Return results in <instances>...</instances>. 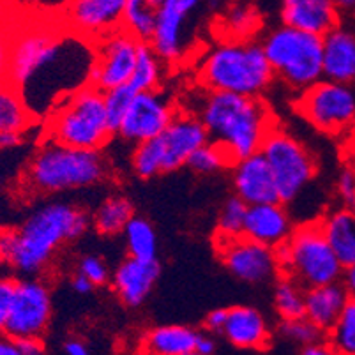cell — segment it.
I'll list each match as a JSON object with an SVG mask.
<instances>
[{
  "instance_id": "cell-1",
  "label": "cell",
  "mask_w": 355,
  "mask_h": 355,
  "mask_svg": "<svg viewBox=\"0 0 355 355\" xmlns=\"http://www.w3.org/2000/svg\"><path fill=\"white\" fill-rule=\"evenodd\" d=\"M90 225L92 218L78 205L46 203L18 228L0 230V263L25 276H37L48 269L64 244L83 237Z\"/></svg>"
},
{
  "instance_id": "cell-2",
  "label": "cell",
  "mask_w": 355,
  "mask_h": 355,
  "mask_svg": "<svg viewBox=\"0 0 355 355\" xmlns=\"http://www.w3.org/2000/svg\"><path fill=\"white\" fill-rule=\"evenodd\" d=\"M198 117L209 131V138L221 145L232 157L258 153L276 121L261 98L207 90L200 103Z\"/></svg>"
},
{
  "instance_id": "cell-3",
  "label": "cell",
  "mask_w": 355,
  "mask_h": 355,
  "mask_svg": "<svg viewBox=\"0 0 355 355\" xmlns=\"http://www.w3.org/2000/svg\"><path fill=\"white\" fill-rule=\"evenodd\" d=\"M108 179V163L101 150L67 147L44 138L24 172V188L46 196L98 186Z\"/></svg>"
},
{
  "instance_id": "cell-4",
  "label": "cell",
  "mask_w": 355,
  "mask_h": 355,
  "mask_svg": "<svg viewBox=\"0 0 355 355\" xmlns=\"http://www.w3.org/2000/svg\"><path fill=\"white\" fill-rule=\"evenodd\" d=\"M196 80L205 90L261 98L276 76L260 43L225 40L203 55Z\"/></svg>"
},
{
  "instance_id": "cell-5",
  "label": "cell",
  "mask_w": 355,
  "mask_h": 355,
  "mask_svg": "<svg viewBox=\"0 0 355 355\" xmlns=\"http://www.w3.org/2000/svg\"><path fill=\"white\" fill-rule=\"evenodd\" d=\"M114 135L103 90L92 83L57 103L44 122V138L67 147L103 150Z\"/></svg>"
},
{
  "instance_id": "cell-6",
  "label": "cell",
  "mask_w": 355,
  "mask_h": 355,
  "mask_svg": "<svg viewBox=\"0 0 355 355\" xmlns=\"http://www.w3.org/2000/svg\"><path fill=\"white\" fill-rule=\"evenodd\" d=\"M261 48L279 82L301 92L324 78V37L283 24L266 34Z\"/></svg>"
},
{
  "instance_id": "cell-7",
  "label": "cell",
  "mask_w": 355,
  "mask_h": 355,
  "mask_svg": "<svg viewBox=\"0 0 355 355\" xmlns=\"http://www.w3.org/2000/svg\"><path fill=\"white\" fill-rule=\"evenodd\" d=\"M279 272L304 290L343 279L345 267L329 246L320 221L302 223L276 248Z\"/></svg>"
},
{
  "instance_id": "cell-8",
  "label": "cell",
  "mask_w": 355,
  "mask_h": 355,
  "mask_svg": "<svg viewBox=\"0 0 355 355\" xmlns=\"http://www.w3.org/2000/svg\"><path fill=\"white\" fill-rule=\"evenodd\" d=\"M209 140V131L202 119L179 110L163 133L135 145L131 168L140 179L175 172L186 166L191 154Z\"/></svg>"
},
{
  "instance_id": "cell-9",
  "label": "cell",
  "mask_w": 355,
  "mask_h": 355,
  "mask_svg": "<svg viewBox=\"0 0 355 355\" xmlns=\"http://www.w3.org/2000/svg\"><path fill=\"white\" fill-rule=\"evenodd\" d=\"M260 153L272 170L277 195L283 203L293 202L315 179L316 161L309 148L277 122L267 133Z\"/></svg>"
},
{
  "instance_id": "cell-10",
  "label": "cell",
  "mask_w": 355,
  "mask_h": 355,
  "mask_svg": "<svg viewBox=\"0 0 355 355\" xmlns=\"http://www.w3.org/2000/svg\"><path fill=\"white\" fill-rule=\"evenodd\" d=\"M297 94L293 103L297 114L322 133H343L355 124V90L352 85L322 78Z\"/></svg>"
},
{
  "instance_id": "cell-11",
  "label": "cell",
  "mask_w": 355,
  "mask_h": 355,
  "mask_svg": "<svg viewBox=\"0 0 355 355\" xmlns=\"http://www.w3.org/2000/svg\"><path fill=\"white\" fill-rule=\"evenodd\" d=\"M216 253L228 272L244 283L258 285L279 276V261L276 250L246 235L214 237Z\"/></svg>"
},
{
  "instance_id": "cell-12",
  "label": "cell",
  "mask_w": 355,
  "mask_h": 355,
  "mask_svg": "<svg viewBox=\"0 0 355 355\" xmlns=\"http://www.w3.org/2000/svg\"><path fill=\"white\" fill-rule=\"evenodd\" d=\"M50 286L37 276H27L16 282L15 297L4 332L15 340L43 338L51 322Z\"/></svg>"
},
{
  "instance_id": "cell-13",
  "label": "cell",
  "mask_w": 355,
  "mask_h": 355,
  "mask_svg": "<svg viewBox=\"0 0 355 355\" xmlns=\"http://www.w3.org/2000/svg\"><path fill=\"white\" fill-rule=\"evenodd\" d=\"M141 41L125 28L110 32L94 43V66L90 71V83L103 92L114 87L125 85L131 80Z\"/></svg>"
},
{
  "instance_id": "cell-14",
  "label": "cell",
  "mask_w": 355,
  "mask_h": 355,
  "mask_svg": "<svg viewBox=\"0 0 355 355\" xmlns=\"http://www.w3.org/2000/svg\"><path fill=\"white\" fill-rule=\"evenodd\" d=\"M179 110L164 90L137 92L115 135L133 145L147 141L163 133Z\"/></svg>"
},
{
  "instance_id": "cell-15",
  "label": "cell",
  "mask_w": 355,
  "mask_h": 355,
  "mask_svg": "<svg viewBox=\"0 0 355 355\" xmlns=\"http://www.w3.org/2000/svg\"><path fill=\"white\" fill-rule=\"evenodd\" d=\"M202 0H161L157 4L156 27L148 41L163 62L175 64L184 59L189 41V21Z\"/></svg>"
},
{
  "instance_id": "cell-16",
  "label": "cell",
  "mask_w": 355,
  "mask_h": 355,
  "mask_svg": "<svg viewBox=\"0 0 355 355\" xmlns=\"http://www.w3.org/2000/svg\"><path fill=\"white\" fill-rule=\"evenodd\" d=\"M125 0H69L64 24L73 34L96 43L110 32L122 28Z\"/></svg>"
},
{
  "instance_id": "cell-17",
  "label": "cell",
  "mask_w": 355,
  "mask_h": 355,
  "mask_svg": "<svg viewBox=\"0 0 355 355\" xmlns=\"http://www.w3.org/2000/svg\"><path fill=\"white\" fill-rule=\"evenodd\" d=\"M59 37L60 32L43 27H35L16 35L11 41L8 82L18 90L24 89Z\"/></svg>"
},
{
  "instance_id": "cell-18",
  "label": "cell",
  "mask_w": 355,
  "mask_h": 355,
  "mask_svg": "<svg viewBox=\"0 0 355 355\" xmlns=\"http://www.w3.org/2000/svg\"><path fill=\"white\" fill-rule=\"evenodd\" d=\"M232 172H234L232 182H234L235 195L244 200L248 205L282 202L277 195L272 170L260 150L235 161Z\"/></svg>"
},
{
  "instance_id": "cell-19",
  "label": "cell",
  "mask_w": 355,
  "mask_h": 355,
  "mask_svg": "<svg viewBox=\"0 0 355 355\" xmlns=\"http://www.w3.org/2000/svg\"><path fill=\"white\" fill-rule=\"evenodd\" d=\"M159 272L161 266L157 258L141 260V258L128 257L119 263L115 272L112 274V286H114L115 295L128 308H138L150 295Z\"/></svg>"
},
{
  "instance_id": "cell-20",
  "label": "cell",
  "mask_w": 355,
  "mask_h": 355,
  "mask_svg": "<svg viewBox=\"0 0 355 355\" xmlns=\"http://www.w3.org/2000/svg\"><path fill=\"white\" fill-rule=\"evenodd\" d=\"M221 336L234 348L246 352L267 350L272 340L267 318L251 306L228 308L227 322L223 325Z\"/></svg>"
},
{
  "instance_id": "cell-21",
  "label": "cell",
  "mask_w": 355,
  "mask_h": 355,
  "mask_svg": "<svg viewBox=\"0 0 355 355\" xmlns=\"http://www.w3.org/2000/svg\"><path fill=\"white\" fill-rule=\"evenodd\" d=\"M293 230L292 218L283 202L250 205L242 235L276 250L290 237Z\"/></svg>"
},
{
  "instance_id": "cell-22",
  "label": "cell",
  "mask_w": 355,
  "mask_h": 355,
  "mask_svg": "<svg viewBox=\"0 0 355 355\" xmlns=\"http://www.w3.org/2000/svg\"><path fill=\"white\" fill-rule=\"evenodd\" d=\"M279 16L285 25L322 37L340 25V9L334 0H282Z\"/></svg>"
},
{
  "instance_id": "cell-23",
  "label": "cell",
  "mask_w": 355,
  "mask_h": 355,
  "mask_svg": "<svg viewBox=\"0 0 355 355\" xmlns=\"http://www.w3.org/2000/svg\"><path fill=\"white\" fill-rule=\"evenodd\" d=\"M324 78L355 83V32L350 28L338 25L324 35Z\"/></svg>"
},
{
  "instance_id": "cell-24",
  "label": "cell",
  "mask_w": 355,
  "mask_h": 355,
  "mask_svg": "<svg viewBox=\"0 0 355 355\" xmlns=\"http://www.w3.org/2000/svg\"><path fill=\"white\" fill-rule=\"evenodd\" d=\"M348 299L350 293L343 282L308 288L304 297V316L316 327H320L325 334H329L340 318Z\"/></svg>"
},
{
  "instance_id": "cell-25",
  "label": "cell",
  "mask_w": 355,
  "mask_h": 355,
  "mask_svg": "<svg viewBox=\"0 0 355 355\" xmlns=\"http://www.w3.org/2000/svg\"><path fill=\"white\" fill-rule=\"evenodd\" d=\"M198 332L186 325H159L144 332L138 350L153 355H196Z\"/></svg>"
},
{
  "instance_id": "cell-26",
  "label": "cell",
  "mask_w": 355,
  "mask_h": 355,
  "mask_svg": "<svg viewBox=\"0 0 355 355\" xmlns=\"http://www.w3.org/2000/svg\"><path fill=\"white\" fill-rule=\"evenodd\" d=\"M320 221L322 232L327 239L341 266L347 267L355 263V209L341 207L334 209Z\"/></svg>"
},
{
  "instance_id": "cell-27",
  "label": "cell",
  "mask_w": 355,
  "mask_h": 355,
  "mask_svg": "<svg viewBox=\"0 0 355 355\" xmlns=\"http://www.w3.org/2000/svg\"><path fill=\"white\" fill-rule=\"evenodd\" d=\"M35 117L21 92L9 82L0 85V135L28 133L35 125Z\"/></svg>"
},
{
  "instance_id": "cell-28",
  "label": "cell",
  "mask_w": 355,
  "mask_h": 355,
  "mask_svg": "<svg viewBox=\"0 0 355 355\" xmlns=\"http://www.w3.org/2000/svg\"><path fill=\"white\" fill-rule=\"evenodd\" d=\"M133 216V203L122 195H112L99 203V207L90 218L98 234L112 237V235L122 234Z\"/></svg>"
},
{
  "instance_id": "cell-29",
  "label": "cell",
  "mask_w": 355,
  "mask_h": 355,
  "mask_svg": "<svg viewBox=\"0 0 355 355\" xmlns=\"http://www.w3.org/2000/svg\"><path fill=\"white\" fill-rule=\"evenodd\" d=\"M157 6L150 0H125L122 28L141 43H148L156 27Z\"/></svg>"
},
{
  "instance_id": "cell-30",
  "label": "cell",
  "mask_w": 355,
  "mask_h": 355,
  "mask_svg": "<svg viewBox=\"0 0 355 355\" xmlns=\"http://www.w3.org/2000/svg\"><path fill=\"white\" fill-rule=\"evenodd\" d=\"M223 12L221 32L227 35V40H250L258 31L260 18L251 4H244L235 0Z\"/></svg>"
},
{
  "instance_id": "cell-31",
  "label": "cell",
  "mask_w": 355,
  "mask_h": 355,
  "mask_svg": "<svg viewBox=\"0 0 355 355\" xmlns=\"http://www.w3.org/2000/svg\"><path fill=\"white\" fill-rule=\"evenodd\" d=\"M122 234H124L129 257L141 258V260L157 258V235L147 219L133 216Z\"/></svg>"
},
{
  "instance_id": "cell-32",
  "label": "cell",
  "mask_w": 355,
  "mask_h": 355,
  "mask_svg": "<svg viewBox=\"0 0 355 355\" xmlns=\"http://www.w3.org/2000/svg\"><path fill=\"white\" fill-rule=\"evenodd\" d=\"M161 82H163V60L150 44L141 43L129 85L137 92H144V90L161 89Z\"/></svg>"
},
{
  "instance_id": "cell-33",
  "label": "cell",
  "mask_w": 355,
  "mask_h": 355,
  "mask_svg": "<svg viewBox=\"0 0 355 355\" xmlns=\"http://www.w3.org/2000/svg\"><path fill=\"white\" fill-rule=\"evenodd\" d=\"M304 297L306 290L297 282H293L288 276L276 277V286H274V308L282 320L290 318H299L304 316Z\"/></svg>"
},
{
  "instance_id": "cell-34",
  "label": "cell",
  "mask_w": 355,
  "mask_h": 355,
  "mask_svg": "<svg viewBox=\"0 0 355 355\" xmlns=\"http://www.w3.org/2000/svg\"><path fill=\"white\" fill-rule=\"evenodd\" d=\"M327 340L336 354L355 355V297L354 295H350V299H348L347 304H345L338 322H336L334 327L329 331Z\"/></svg>"
},
{
  "instance_id": "cell-35",
  "label": "cell",
  "mask_w": 355,
  "mask_h": 355,
  "mask_svg": "<svg viewBox=\"0 0 355 355\" xmlns=\"http://www.w3.org/2000/svg\"><path fill=\"white\" fill-rule=\"evenodd\" d=\"M186 166L191 168L193 172L200 173V175H211V173L225 170V168H232L234 161L221 145L209 140L207 144H203L191 154Z\"/></svg>"
},
{
  "instance_id": "cell-36",
  "label": "cell",
  "mask_w": 355,
  "mask_h": 355,
  "mask_svg": "<svg viewBox=\"0 0 355 355\" xmlns=\"http://www.w3.org/2000/svg\"><path fill=\"white\" fill-rule=\"evenodd\" d=\"M277 334L283 341L299 348V352L308 345L316 343V341L327 340V334L320 327H316L311 320H308L306 316L282 320V324L277 327Z\"/></svg>"
},
{
  "instance_id": "cell-37",
  "label": "cell",
  "mask_w": 355,
  "mask_h": 355,
  "mask_svg": "<svg viewBox=\"0 0 355 355\" xmlns=\"http://www.w3.org/2000/svg\"><path fill=\"white\" fill-rule=\"evenodd\" d=\"M248 205L244 200L239 198L237 195L230 196L227 202L223 203L221 211L216 221V235L219 237H237L244 232V223H246Z\"/></svg>"
},
{
  "instance_id": "cell-38",
  "label": "cell",
  "mask_w": 355,
  "mask_h": 355,
  "mask_svg": "<svg viewBox=\"0 0 355 355\" xmlns=\"http://www.w3.org/2000/svg\"><path fill=\"white\" fill-rule=\"evenodd\" d=\"M135 94H137V90L129 85V83L114 87V89H108L103 92V96H105L106 114H108L110 124L115 129V133H117V128L121 125L122 119L128 114V110L129 106H131Z\"/></svg>"
},
{
  "instance_id": "cell-39",
  "label": "cell",
  "mask_w": 355,
  "mask_h": 355,
  "mask_svg": "<svg viewBox=\"0 0 355 355\" xmlns=\"http://www.w3.org/2000/svg\"><path fill=\"white\" fill-rule=\"evenodd\" d=\"M76 272L89 277L90 282L94 283V286H103L112 279L108 266H106L105 260L101 257H98V254H85V257L80 258Z\"/></svg>"
},
{
  "instance_id": "cell-40",
  "label": "cell",
  "mask_w": 355,
  "mask_h": 355,
  "mask_svg": "<svg viewBox=\"0 0 355 355\" xmlns=\"http://www.w3.org/2000/svg\"><path fill=\"white\" fill-rule=\"evenodd\" d=\"M336 195L343 207L355 209V168L347 166L341 170L336 180Z\"/></svg>"
},
{
  "instance_id": "cell-41",
  "label": "cell",
  "mask_w": 355,
  "mask_h": 355,
  "mask_svg": "<svg viewBox=\"0 0 355 355\" xmlns=\"http://www.w3.org/2000/svg\"><path fill=\"white\" fill-rule=\"evenodd\" d=\"M15 286L16 279H12V277H0V332H4L6 324H8L12 297H15Z\"/></svg>"
},
{
  "instance_id": "cell-42",
  "label": "cell",
  "mask_w": 355,
  "mask_h": 355,
  "mask_svg": "<svg viewBox=\"0 0 355 355\" xmlns=\"http://www.w3.org/2000/svg\"><path fill=\"white\" fill-rule=\"evenodd\" d=\"M227 315H228V308H216L212 311L207 313L205 316V331L212 332V334H221V329L227 322Z\"/></svg>"
},
{
  "instance_id": "cell-43",
  "label": "cell",
  "mask_w": 355,
  "mask_h": 355,
  "mask_svg": "<svg viewBox=\"0 0 355 355\" xmlns=\"http://www.w3.org/2000/svg\"><path fill=\"white\" fill-rule=\"evenodd\" d=\"M16 347H18V355H40L46 350L43 338H20L16 340Z\"/></svg>"
},
{
  "instance_id": "cell-44",
  "label": "cell",
  "mask_w": 355,
  "mask_h": 355,
  "mask_svg": "<svg viewBox=\"0 0 355 355\" xmlns=\"http://www.w3.org/2000/svg\"><path fill=\"white\" fill-rule=\"evenodd\" d=\"M9 53H11V40L0 31V80L8 82Z\"/></svg>"
},
{
  "instance_id": "cell-45",
  "label": "cell",
  "mask_w": 355,
  "mask_h": 355,
  "mask_svg": "<svg viewBox=\"0 0 355 355\" xmlns=\"http://www.w3.org/2000/svg\"><path fill=\"white\" fill-rule=\"evenodd\" d=\"M218 350V343L214 340L212 332H198V340H196V355H212Z\"/></svg>"
},
{
  "instance_id": "cell-46",
  "label": "cell",
  "mask_w": 355,
  "mask_h": 355,
  "mask_svg": "<svg viewBox=\"0 0 355 355\" xmlns=\"http://www.w3.org/2000/svg\"><path fill=\"white\" fill-rule=\"evenodd\" d=\"M62 352L67 355H87L90 354L89 345L80 338H69L62 343Z\"/></svg>"
},
{
  "instance_id": "cell-47",
  "label": "cell",
  "mask_w": 355,
  "mask_h": 355,
  "mask_svg": "<svg viewBox=\"0 0 355 355\" xmlns=\"http://www.w3.org/2000/svg\"><path fill=\"white\" fill-rule=\"evenodd\" d=\"M71 288H73L76 293H80V295H87V293L92 292L96 286L94 283L90 282L89 277H85L80 272H74L73 277H71Z\"/></svg>"
},
{
  "instance_id": "cell-48",
  "label": "cell",
  "mask_w": 355,
  "mask_h": 355,
  "mask_svg": "<svg viewBox=\"0 0 355 355\" xmlns=\"http://www.w3.org/2000/svg\"><path fill=\"white\" fill-rule=\"evenodd\" d=\"M0 355H18L16 340L6 332H0Z\"/></svg>"
},
{
  "instance_id": "cell-49",
  "label": "cell",
  "mask_w": 355,
  "mask_h": 355,
  "mask_svg": "<svg viewBox=\"0 0 355 355\" xmlns=\"http://www.w3.org/2000/svg\"><path fill=\"white\" fill-rule=\"evenodd\" d=\"M21 141H24V135H15V133L0 135V150L20 147Z\"/></svg>"
},
{
  "instance_id": "cell-50",
  "label": "cell",
  "mask_w": 355,
  "mask_h": 355,
  "mask_svg": "<svg viewBox=\"0 0 355 355\" xmlns=\"http://www.w3.org/2000/svg\"><path fill=\"white\" fill-rule=\"evenodd\" d=\"M341 282H343V285L347 286L348 293L355 297V263L345 269L343 279H341Z\"/></svg>"
},
{
  "instance_id": "cell-51",
  "label": "cell",
  "mask_w": 355,
  "mask_h": 355,
  "mask_svg": "<svg viewBox=\"0 0 355 355\" xmlns=\"http://www.w3.org/2000/svg\"><path fill=\"white\" fill-rule=\"evenodd\" d=\"M235 0H205V4L209 6L211 11H225L230 4H234Z\"/></svg>"
},
{
  "instance_id": "cell-52",
  "label": "cell",
  "mask_w": 355,
  "mask_h": 355,
  "mask_svg": "<svg viewBox=\"0 0 355 355\" xmlns=\"http://www.w3.org/2000/svg\"><path fill=\"white\" fill-rule=\"evenodd\" d=\"M340 11H355V0H334Z\"/></svg>"
},
{
  "instance_id": "cell-53",
  "label": "cell",
  "mask_w": 355,
  "mask_h": 355,
  "mask_svg": "<svg viewBox=\"0 0 355 355\" xmlns=\"http://www.w3.org/2000/svg\"><path fill=\"white\" fill-rule=\"evenodd\" d=\"M6 18H8V0H0V31H2Z\"/></svg>"
},
{
  "instance_id": "cell-54",
  "label": "cell",
  "mask_w": 355,
  "mask_h": 355,
  "mask_svg": "<svg viewBox=\"0 0 355 355\" xmlns=\"http://www.w3.org/2000/svg\"><path fill=\"white\" fill-rule=\"evenodd\" d=\"M150 2H154V4L157 6V4H159V2H161V0H150Z\"/></svg>"
},
{
  "instance_id": "cell-55",
  "label": "cell",
  "mask_w": 355,
  "mask_h": 355,
  "mask_svg": "<svg viewBox=\"0 0 355 355\" xmlns=\"http://www.w3.org/2000/svg\"><path fill=\"white\" fill-rule=\"evenodd\" d=\"M2 83H6V82H4V80H0V85H2Z\"/></svg>"
}]
</instances>
